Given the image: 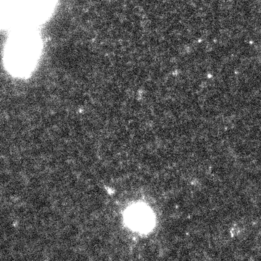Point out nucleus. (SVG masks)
Instances as JSON below:
<instances>
[{
	"label": "nucleus",
	"mask_w": 261,
	"mask_h": 261,
	"mask_svg": "<svg viewBox=\"0 0 261 261\" xmlns=\"http://www.w3.org/2000/svg\"><path fill=\"white\" fill-rule=\"evenodd\" d=\"M125 220L130 228L138 231H147L154 223V214L149 206L144 202H137L126 209Z\"/></svg>",
	"instance_id": "1"
}]
</instances>
